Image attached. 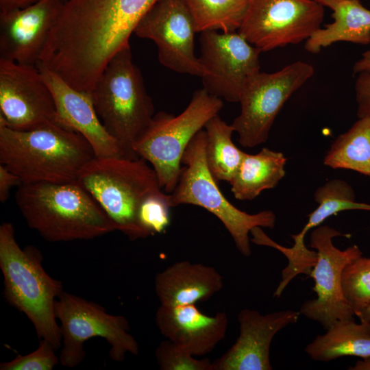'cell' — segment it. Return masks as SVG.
Returning <instances> with one entry per match:
<instances>
[{"mask_svg":"<svg viewBox=\"0 0 370 370\" xmlns=\"http://www.w3.org/2000/svg\"><path fill=\"white\" fill-rule=\"evenodd\" d=\"M95 157L91 145L82 134L55 122L27 130L0 123V163L22 184L75 181Z\"/></svg>","mask_w":370,"mask_h":370,"instance_id":"1","label":"cell"},{"mask_svg":"<svg viewBox=\"0 0 370 370\" xmlns=\"http://www.w3.org/2000/svg\"><path fill=\"white\" fill-rule=\"evenodd\" d=\"M15 200L27 225L49 242L90 240L116 230L77 180L22 184Z\"/></svg>","mask_w":370,"mask_h":370,"instance_id":"2","label":"cell"},{"mask_svg":"<svg viewBox=\"0 0 370 370\" xmlns=\"http://www.w3.org/2000/svg\"><path fill=\"white\" fill-rule=\"evenodd\" d=\"M0 269L7 302L27 316L40 340L59 349L62 333L55 304L64 291L62 284L46 272L36 247L18 245L14 227L8 222L0 226Z\"/></svg>","mask_w":370,"mask_h":370,"instance_id":"3","label":"cell"},{"mask_svg":"<svg viewBox=\"0 0 370 370\" xmlns=\"http://www.w3.org/2000/svg\"><path fill=\"white\" fill-rule=\"evenodd\" d=\"M102 125L125 158H139L133 145L154 116L143 75L134 63L130 43L108 61L90 93Z\"/></svg>","mask_w":370,"mask_h":370,"instance_id":"4","label":"cell"},{"mask_svg":"<svg viewBox=\"0 0 370 370\" xmlns=\"http://www.w3.org/2000/svg\"><path fill=\"white\" fill-rule=\"evenodd\" d=\"M146 162L140 157H95L84 166L77 179L116 230L131 241L149 236L139 223V208L149 195L162 188L154 169Z\"/></svg>","mask_w":370,"mask_h":370,"instance_id":"5","label":"cell"},{"mask_svg":"<svg viewBox=\"0 0 370 370\" xmlns=\"http://www.w3.org/2000/svg\"><path fill=\"white\" fill-rule=\"evenodd\" d=\"M206 132L203 129L191 140L182 158L176 186L169 193L172 207L190 204L201 207L220 220L236 247L244 256L251 254L249 234L255 227L273 229L276 217L271 210L256 214L242 211L232 204L219 189L205 157Z\"/></svg>","mask_w":370,"mask_h":370,"instance_id":"6","label":"cell"},{"mask_svg":"<svg viewBox=\"0 0 370 370\" xmlns=\"http://www.w3.org/2000/svg\"><path fill=\"white\" fill-rule=\"evenodd\" d=\"M223 106L221 99L204 88L198 89L179 115L155 114L135 141L134 152L151 164L165 192L172 193L177 185L182 158L188 144Z\"/></svg>","mask_w":370,"mask_h":370,"instance_id":"7","label":"cell"},{"mask_svg":"<svg viewBox=\"0 0 370 370\" xmlns=\"http://www.w3.org/2000/svg\"><path fill=\"white\" fill-rule=\"evenodd\" d=\"M55 312L60 322L62 349L59 358L64 367L79 365L86 356L84 342L94 337L108 342L110 357L116 362L123 361L127 354L139 353L124 316L109 314L103 306L64 291L56 301Z\"/></svg>","mask_w":370,"mask_h":370,"instance_id":"8","label":"cell"},{"mask_svg":"<svg viewBox=\"0 0 370 370\" xmlns=\"http://www.w3.org/2000/svg\"><path fill=\"white\" fill-rule=\"evenodd\" d=\"M314 66L298 60L273 73L258 72L249 78L238 103L241 112L231 123L244 147L264 143L286 101L314 75Z\"/></svg>","mask_w":370,"mask_h":370,"instance_id":"9","label":"cell"},{"mask_svg":"<svg viewBox=\"0 0 370 370\" xmlns=\"http://www.w3.org/2000/svg\"><path fill=\"white\" fill-rule=\"evenodd\" d=\"M325 8L312 0H249L238 32L262 52L308 40L323 23Z\"/></svg>","mask_w":370,"mask_h":370,"instance_id":"10","label":"cell"},{"mask_svg":"<svg viewBox=\"0 0 370 370\" xmlns=\"http://www.w3.org/2000/svg\"><path fill=\"white\" fill-rule=\"evenodd\" d=\"M344 236L328 225L312 229L310 247L317 252V261L310 275L314 279L312 288L317 297L305 301L299 313L319 322L325 330L338 320L352 319L354 312L343 297L341 274L344 268L362 256L357 245L345 250L336 248L332 239Z\"/></svg>","mask_w":370,"mask_h":370,"instance_id":"11","label":"cell"},{"mask_svg":"<svg viewBox=\"0 0 370 370\" xmlns=\"http://www.w3.org/2000/svg\"><path fill=\"white\" fill-rule=\"evenodd\" d=\"M199 44L203 88L221 99L238 103L249 78L260 71L262 51L238 32H204Z\"/></svg>","mask_w":370,"mask_h":370,"instance_id":"12","label":"cell"},{"mask_svg":"<svg viewBox=\"0 0 370 370\" xmlns=\"http://www.w3.org/2000/svg\"><path fill=\"white\" fill-rule=\"evenodd\" d=\"M193 16L184 0H157L134 29L138 37L153 41L158 60L179 73L201 77L204 69L195 54Z\"/></svg>","mask_w":370,"mask_h":370,"instance_id":"13","label":"cell"},{"mask_svg":"<svg viewBox=\"0 0 370 370\" xmlns=\"http://www.w3.org/2000/svg\"><path fill=\"white\" fill-rule=\"evenodd\" d=\"M56 119L53 95L37 66L0 58V123L27 130Z\"/></svg>","mask_w":370,"mask_h":370,"instance_id":"14","label":"cell"},{"mask_svg":"<svg viewBox=\"0 0 370 370\" xmlns=\"http://www.w3.org/2000/svg\"><path fill=\"white\" fill-rule=\"evenodd\" d=\"M63 0H40L0 12V58L36 65L63 7Z\"/></svg>","mask_w":370,"mask_h":370,"instance_id":"15","label":"cell"},{"mask_svg":"<svg viewBox=\"0 0 370 370\" xmlns=\"http://www.w3.org/2000/svg\"><path fill=\"white\" fill-rule=\"evenodd\" d=\"M299 312L286 310L261 314L245 308L238 314L239 335L235 343L212 362V370H271L269 349L275 335L295 323Z\"/></svg>","mask_w":370,"mask_h":370,"instance_id":"16","label":"cell"},{"mask_svg":"<svg viewBox=\"0 0 370 370\" xmlns=\"http://www.w3.org/2000/svg\"><path fill=\"white\" fill-rule=\"evenodd\" d=\"M36 66L53 95L56 123L82 134L91 145L96 157L125 158L118 142L102 125L90 94L75 89L41 62Z\"/></svg>","mask_w":370,"mask_h":370,"instance_id":"17","label":"cell"},{"mask_svg":"<svg viewBox=\"0 0 370 370\" xmlns=\"http://www.w3.org/2000/svg\"><path fill=\"white\" fill-rule=\"evenodd\" d=\"M155 321L162 336L194 356L211 352L224 338L228 326L226 313L206 315L195 304L160 305L156 312Z\"/></svg>","mask_w":370,"mask_h":370,"instance_id":"18","label":"cell"},{"mask_svg":"<svg viewBox=\"0 0 370 370\" xmlns=\"http://www.w3.org/2000/svg\"><path fill=\"white\" fill-rule=\"evenodd\" d=\"M223 286V277L216 269L186 260L172 264L158 273L154 279L160 305L168 307L207 301Z\"/></svg>","mask_w":370,"mask_h":370,"instance_id":"19","label":"cell"},{"mask_svg":"<svg viewBox=\"0 0 370 370\" xmlns=\"http://www.w3.org/2000/svg\"><path fill=\"white\" fill-rule=\"evenodd\" d=\"M332 22L321 27L305 41V49L317 53L338 42L370 44V10L359 0H345L332 9Z\"/></svg>","mask_w":370,"mask_h":370,"instance_id":"20","label":"cell"},{"mask_svg":"<svg viewBox=\"0 0 370 370\" xmlns=\"http://www.w3.org/2000/svg\"><path fill=\"white\" fill-rule=\"evenodd\" d=\"M315 361L330 362L343 356L370 357V323L354 318L338 320L304 349Z\"/></svg>","mask_w":370,"mask_h":370,"instance_id":"21","label":"cell"},{"mask_svg":"<svg viewBox=\"0 0 370 370\" xmlns=\"http://www.w3.org/2000/svg\"><path fill=\"white\" fill-rule=\"evenodd\" d=\"M286 158L282 152L262 148L256 154L245 153L241 166L230 182L234 197L250 201L275 187L284 177Z\"/></svg>","mask_w":370,"mask_h":370,"instance_id":"22","label":"cell"},{"mask_svg":"<svg viewBox=\"0 0 370 370\" xmlns=\"http://www.w3.org/2000/svg\"><path fill=\"white\" fill-rule=\"evenodd\" d=\"M205 157L212 177L218 182H230L237 173L245 152L238 149L232 140V126L221 119L219 114L205 125Z\"/></svg>","mask_w":370,"mask_h":370,"instance_id":"23","label":"cell"},{"mask_svg":"<svg viewBox=\"0 0 370 370\" xmlns=\"http://www.w3.org/2000/svg\"><path fill=\"white\" fill-rule=\"evenodd\" d=\"M323 164L334 169H348L370 177V116L358 118L332 143Z\"/></svg>","mask_w":370,"mask_h":370,"instance_id":"24","label":"cell"},{"mask_svg":"<svg viewBox=\"0 0 370 370\" xmlns=\"http://www.w3.org/2000/svg\"><path fill=\"white\" fill-rule=\"evenodd\" d=\"M314 200L318 206L308 214V221L301 231L291 236L295 245H305L306 233L333 214L349 210L370 211V204L357 201L352 187L342 180H332L319 187L314 193Z\"/></svg>","mask_w":370,"mask_h":370,"instance_id":"25","label":"cell"},{"mask_svg":"<svg viewBox=\"0 0 370 370\" xmlns=\"http://www.w3.org/2000/svg\"><path fill=\"white\" fill-rule=\"evenodd\" d=\"M193 16L197 32H238L249 0H184Z\"/></svg>","mask_w":370,"mask_h":370,"instance_id":"26","label":"cell"},{"mask_svg":"<svg viewBox=\"0 0 370 370\" xmlns=\"http://www.w3.org/2000/svg\"><path fill=\"white\" fill-rule=\"evenodd\" d=\"M344 298L354 314L370 304V258L362 256L348 264L341 274Z\"/></svg>","mask_w":370,"mask_h":370,"instance_id":"27","label":"cell"},{"mask_svg":"<svg viewBox=\"0 0 370 370\" xmlns=\"http://www.w3.org/2000/svg\"><path fill=\"white\" fill-rule=\"evenodd\" d=\"M170 194L162 190L149 195L138 210V221L148 236L163 232L170 223Z\"/></svg>","mask_w":370,"mask_h":370,"instance_id":"28","label":"cell"},{"mask_svg":"<svg viewBox=\"0 0 370 370\" xmlns=\"http://www.w3.org/2000/svg\"><path fill=\"white\" fill-rule=\"evenodd\" d=\"M155 357L161 370H212L209 359H197L167 339L158 345Z\"/></svg>","mask_w":370,"mask_h":370,"instance_id":"29","label":"cell"},{"mask_svg":"<svg viewBox=\"0 0 370 370\" xmlns=\"http://www.w3.org/2000/svg\"><path fill=\"white\" fill-rule=\"evenodd\" d=\"M56 349L48 341L40 339L38 348L28 354L17 355L13 360L0 364L1 370H52L60 362Z\"/></svg>","mask_w":370,"mask_h":370,"instance_id":"30","label":"cell"},{"mask_svg":"<svg viewBox=\"0 0 370 370\" xmlns=\"http://www.w3.org/2000/svg\"><path fill=\"white\" fill-rule=\"evenodd\" d=\"M354 91L358 118L370 116V73L357 75Z\"/></svg>","mask_w":370,"mask_h":370,"instance_id":"31","label":"cell"},{"mask_svg":"<svg viewBox=\"0 0 370 370\" xmlns=\"http://www.w3.org/2000/svg\"><path fill=\"white\" fill-rule=\"evenodd\" d=\"M22 184L18 176L0 164V201L4 203L10 196L12 186Z\"/></svg>","mask_w":370,"mask_h":370,"instance_id":"32","label":"cell"},{"mask_svg":"<svg viewBox=\"0 0 370 370\" xmlns=\"http://www.w3.org/2000/svg\"><path fill=\"white\" fill-rule=\"evenodd\" d=\"M40 0H0V12L21 9Z\"/></svg>","mask_w":370,"mask_h":370,"instance_id":"33","label":"cell"},{"mask_svg":"<svg viewBox=\"0 0 370 370\" xmlns=\"http://www.w3.org/2000/svg\"><path fill=\"white\" fill-rule=\"evenodd\" d=\"M352 70L354 74L356 75L370 73V49L361 55V57L354 63Z\"/></svg>","mask_w":370,"mask_h":370,"instance_id":"34","label":"cell"},{"mask_svg":"<svg viewBox=\"0 0 370 370\" xmlns=\"http://www.w3.org/2000/svg\"><path fill=\"white\" fill-rule=\"evenodd\" d=\"M351 370H370V357L362 358L358 360L356 364L349 367Z\"/></svg>","mask_w":370,"mask_h":370,"instance_id":"35","label":"cell"},{"mask_svg":"<svg viewBox=\"0 0 370 370\" xmlns=\"http://www.w3.org/2000/svg\"><path fill=\"white\" fill-rule=\"evenodd\" d=\"M360 321L370 323V304L364 308L355 312Z\"/></svg>","mask_w":370,"mask_h":370,"instance_id":"36","label":"cell"},{"mask_svg":"<svg viewBox=\"0 0 370 370\" xmlns=\"http://www.w3.org/2000/svg\"><path fill=\"white\" fill-rule=\"evenodd\" d=\"M312 1L318 3L319 4L323 5L324 8L325 7L329 8L330 9L332 10L338 3L345 0H312Z\"/></svg>","mask_w":370,"mask_h":370,"instance_id":"37","label":"cell"},{"mask_svg":"<svg viewBox=\"0 0 370 370\" xmlns=\"http://www.w3.org/2000/svg\"><path fill=\"white\" fill-rule=\"evenodd\" d=\"M63 1L65 2V1H68V0H63Z\"/></svg>","mask_w":370,"mask_h":370,"instance_id":"38","label":"cell"}]
</instances>
